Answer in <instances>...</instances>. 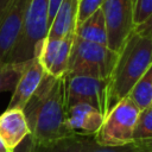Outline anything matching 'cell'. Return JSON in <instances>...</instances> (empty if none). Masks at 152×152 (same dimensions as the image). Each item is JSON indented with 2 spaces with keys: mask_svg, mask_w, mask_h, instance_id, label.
Masks as SVG:
<instances>
[{
  "mask_svg": "<svg viewBox=\"0 0 152 152\" xmlns=\"http://www.w3.org/2000/svg\"><path fill=\"white\" fill-rule=\"evenodd\" d=\"M141 110L152 106V65L139 78L127 95Z\"/></svg>",
  "mask_w": 152,
  "mask_h": 152,
  "instance_id": "15",
  "label": "cell"
},
{
  "mask_svg": "<svg viewBox=\"0 0 152 152\" xmlns=\"http://www.w3.org/2000/svg\"><path fill=\"white\" fill-rule=\"evenodd\" d=\"M82 152H152V139L132 140L120 146H101L93 137H82Z\"/></svg>",
  "mask_w": 152,
  "mask_h": 152,
  "instance_id": "14",
  "label": "cell"
},
{
  "mask_svg": "<svg viewBox=\"0 0 152 152\" xmlns=\"http://www.w3.org/2000/svg\"><path fill=\"white\" fill-rule=\"evenodd\" d=\"M74 38H75V33L68 34L65 37H63L61 39L55 61L51 65V69L49 70V75H52L55 77L61 76L66 74L68 71V65H69V59H70V53H71V49H72V43H74Z\"/></svg>",
  "mask_w": 152,
  "mask_h": 152,
  "instance_id": "16",
  "label": "cell"
},
{
  "mask_svg": "<svg viewBox=\"0 0 152 152\" xmlns=\"http://www.w3.org/2000/svg\"><path fill=\"white\" fill-rule=\"evenodd\" d=\"M152 65V37L132 32L119 52L115 66L109 77V110L126 97L139 78Z\"/></svg>",
  "mask_w": 152,
  "mask_h": 152,
  "instance_id": "2",
  "label": "cell"
},
{
  "mask_svg": "<svg viewBox=\"0 0 152 152\" xmlns=\"http://www.w3.org/2000/svg\"><path fill=\"white\" fill-rule=\"evenodd\" d=\"M66 86L68 74L57 77L45 74L23 109L34 146L49 148L76 135L68 125Z\"/></svg>",
  "mask_w": 152,
  "mask_h": 152,
  "instance_id": "1",
  "label": "cell"
},
{
  "mask_svg": "<svg viewBox=\"0 0 152 152\" xmlns=\"http://www.w3.org/2000/svg\"><path fill=\"white\" fill-rule=\"evenodd\" d=\"M0 152H11V151L7 148V146H6V144L4 142V140L1 139V137H0Z\"/></svg>",
  "mask_w": 152,
  "mask_h": 152,
  "instance_id": "25",
  "label": "cell"
},
{
  "mask_svg": "<svg viewBox=\"0 0 152 152\" xmlns=\"http://www.w3.org/2000/svg\"><path fill=\"white\" fill-rule=\"evenodd\" d=\"M134 32L141 34V36H146V37H152V15L144 21L142 24L138 25L134 27Z\"/></svg>",
  "mask_w": 152,
  "mask_h": 152,
  "instance_id": "22",
  "label": "cell"
},
{
  "mask_svg": "<svg viewBox=\"0 0 152 152\" xmlns=\"http://www.w3.org/2000/svg\"><path fill=\"white\" fill-rule=\"evenodd\" d=\"M11 0H0V14L2 13V11L7 7V5L10 4Z\"/></svg>",
  "mask_w": 152,
  "mask_h": 152,
  "instance_id": "24",
  "label": "cell"
},
{
  "mask_svg": "<svg viewBox=\"0 0 152 152\" xmlns=\"http://www.w3.org/2000/svg\"><path fill=\"white\" fill-rule=\"evenodd\" d=\"M30 133L23 109H6L0 115V137L10 151H14Z\"/></svg>",
  "mask_w": 152,
  "mask_h": 152,
  "instance_id": "11",
  "label": "cell"
},
{
  "mask_svg": "<svg viewBox=\"0 0 152 152\" xmlns=\"http://www.w3.org/2000/svg\"><path fill=\"white\" fill-rule=\"evenodd\" d=\"M140 109L128 97L120 100L104 116V120L93 137L101 146H120L133 140V133Z\"/></svg>",
  "mask_w": 152,
  "mask_h": 152,
  "instance_id": "5",
  "label": "cell"
},
{
  "mask_svg": "<svg viewBox=\"0 0 152 152\" xmlns=\"http://www.w3.org/2000/svg\"><path fill=\"white\" fill-rule=\"evenodd\" d=\"M103 0H80L78 4V15H77V24L84 21L88 17H90L95 11L101 8Z\"/></svg>",
  "mask_w": 152,
  "mask_h": 152,
  "instance_id": "21",
  "label": "cell"
},
{
  "mask_svg": "<svg viewBox=\"0 0 152 152\" xmlns=\"http://www.w3.org/2000/svg\"><path fill=\"white\" fill-rule=\"evenodd\" d=\"M44 152H82V137L75 135L64 139L46 148Z\"/></svg>",
  "mask_w": 152,
  "mask_h": 152,
  "instance_id": "19",
  "label": "cell"
},
{
  "mask_svg": "<svg viewBox=\"0 0 152 152\" xmlns=\"http://www.w3.org/2000/svg\"><path fill=\"white\" fill-rule=\"evenodd\" d=\"M152 139V106L141 110L133 133V140Z\"/></svg>",
  "mask_w": 152,
  "mask_h": 152,
  "instance_id": "18",
  "label": "cell"
},
{
  "mask_svg": "<svg viewBox=\"0 0 152 152\" xmlns=\"http://www.w3.org/2000/svg\"><path fill=\"white\" fill-rule=\"evenodd\" d=\"M31 0H11L0 14V62L14 46Z\"/></svg>",
  "mask_w": 152,
  "mask_h": 152,
  "instance_id": "8",
  "label": "cell"
},
{
  "mask_svg": "<svg viewBox=\"0 0 152 152\" xmlns=\"http://www.w3.org/2000/svg\"><path fill=\"white\" fill-rule=\"evenodd\" d=\"M62 1L63 0H49V28H50L52 20L56 17V13H57Z\"/></svg>",
  "mask_w": 152,
  "mask_h": 152,
  "instance_id": "23",
  "label": "cell"
},
{
  "mask_svg": "<svg viewBox=\"0 0 152 152\" xmlns=\"http://www.w3.org/2000/svg\"><path fill=\"white\" fill-rule=\"evenodd\" d=\"M104 115L88 103H76L68 107V125L81 137H94L100 129Z\"/></svg>",
  "mask_w": 152,
  "mask_h": 152,
  "instance_id": "10",
  "label": "cell"
},
{
  "mask_svg": "<svg viewBox=\"0 0 152 152\" xmlns=\"http://www.w3.org/2000/svg\"><path fill=\"white\" fill-rule=\"evenodd\" d=\"M134 25L138 26L152 15V0H133Z\"/></svg>",
  "mask_w": 152,
  "mask_h": 152,
  "instance_id": "20",
  "label": "cell"
},
{
  "mask_svg": "<svg viewBox=\"0 0 152 152\" xmlns=\"http://www.w3.org/2000/svg\"><path fill=\"white\" fill-rule=\"evenodd\" d=\"M101 10L107 27V46L119 53L135 27L133 0H103Z\"/></svg>",
  "mask_w": 152,
  "mask_h": 152,
  "instance_id": "6",
  "label": "cell"
},
{
  "mask_svg": "<svg viewBox=\"0 0 152 152\" xmlns=\"http://www.w3.org/2000/svg\"><path fill=\"white\" fill-rule=\"evenodd\" d=\"M119 53L106 45L91 43L75 36L70 53L68 76L109 78Z\"/></svg>",
  "mask_w": 152,
  "mask_h": 152,
  "instance_id": "4",
  "label": "cell"
},
{
  "mask_svg": "<svg viewBox=\"0 0 152 152\" xmlns=\"http://www.w3.org/2000/svg\"><path fill=\"white\" fill-rule=\"evenodd\" d=\"M45 74L46 72L38 57L27 61L23 74L13 90V95L8 102L7 109H24L28 100L39 87Z\"/></svg>",
  "mask_w": 152,
  "mask_h": 152,
  "instance_id": "9",
  "label": "cell"
},
{
  "mask_svg": "<svg viewBox=\"0 0 152 152\" xmlns=\"http://www.w3.org/2000/svg\"><path fill=\"white\" fill-rule=\"evenodd\" d=\"M49 32V0H31L18 39L6 63H24L38 57Z\"/></svg>",
  "mask_w": 152,
  "mask_h": 152,
  "instance_id": "3",
  "label": "cell"
},
{
  "mask_svg": "<svg viewBox=\"0 0 152 152\" xmlns=\"http://www.w3.org/2000/svg\"><path fill=\"white\" fill-rule=\"evenodd\" d=\"M24 63L0 62V93L13 91L25 68Z\"/></svg>",
  "mask_w": 152,
  "mask_h": 152,
  "instance_id": "17",
  "label": "cell"
},
{
  "mask_svg": "<svg viewBox=\"0 0 152 152\" xmlns=\"http://www.w3.org/2000/svg\"><path fill=\"white\" fill-rule=\"evenodd\" d=\"M75 36L84 40L107 46L108 45L107 27L102 10L99 8L84 21L78 24L75 30Z\"/></svg>",
  "mask_w": 152,
  "mask_h": 152,
  "instance_id": "13",
  "label": "cell"
},
{
  "mask_svg": "<svg viewBox=\"0 0 152 152\" xmlns=\"http://www.w3.org/2000/svg\"><path fill=\"white\" fill-rule=\"evenodd\" d=\"M80 0H63L55 19L52 20L48 37L50 39H59L68 34L75 33Z\"/></svg>",
  "mask_w": 152,
  "mask_h": 152,
  "instance_id": "12",
  "label": "cell"
},
{
  "mask_svg": "<svg viewBox=\"0 0 152 152\" xmlns=\"http://www.w3.org/2000/svg\"><path fill=\"white\" fill-rule=\"evenodd\" d=\"M108 84L109 78H96L90 76H68V107L76 103H88L95 107L106 116L109 112Z\"/></svg>",
  "mask_w": 152,
  "mask_h": 152,
  "instance_id": "7",
  "label": "cell"
}]
</instances>
